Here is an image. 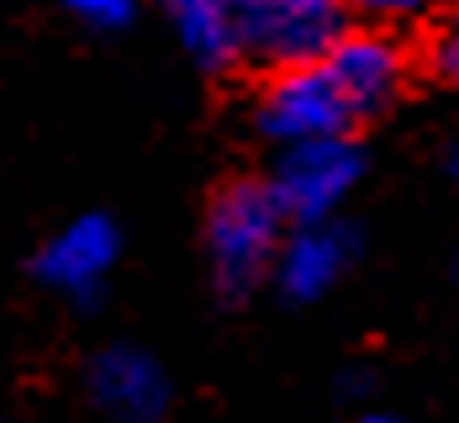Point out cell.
<instances>
[{
	"label": "cell",
	"mask_w": 459,
	"mask_h": 423,
	"mask_svg": "<svg viewBox=\"0 0 459 423\" xmlns=\"http://www.w3.org/2000/svg\"><path fill=\"white\" fill-rule=\"evenodd\" d=\"M354 260H359V234L349 223L338 217L290 223L275 260V286L290 302H317L354 270Z\"/></svg>",
	"instance_id": "obj_7"
},
{
	"label": "cell",
	"mask_w": 459,
	"mask_h": 423,
	"mask_svg": "<svg viewBox=\"0 0 459 423\" xmlns=\"http://www.w3.org/2000/svg\"><path fill=\"white\" fill-rule=\"evenodd\" d=\"M354 423H412V419H402V413H391V408H365Z\"/></svg>",
	"instance_id": "obj_14"
},
{
	"label": "cell",
	"mask_w": 459,
	"mask_h": 423,
	"mask_svg": "<svg viewBox=\"0 0 459 423\" xmlns=\"http://www.w3.org/2000/svg\"><path fill=\"white\" fill-rule=\"evenodd\" d=\"M91 408L106 423H164L175 408V386L143 344H106L85 366Z\"/></svg>",
	"instance_id": "obj_5"
},
{
	"label": "cell",
	"mask_w": 459,
	"mask_h": 423,
	"mask_svg": "<svg viewBox=\"0 0 459 423\" xmlns=\"http://www.w3.org/2000/svg\"><path fill=\"white\" fill-rule=\"evenodd\" d=\"M354 16H369V22H407V16H417L428 0H343Z\"/></svg>",
	"instance_id": "obj_12"
},
{
	"label": "cell",
	"mask_w": 459,
	"mask_h": 423,
	"mask_svg": "<svg viewBox=\"0 0 459 423\" xmlns=\"http://www.w3.org/2000/svg\"><path fill=\"white\" fill-rule=\"evenodd\" d=\"M243 5H248V0H243Z\"/></svg>",
	"instance_id": "obj_17"
},
{
	"label": "cell",
	"mask_w": 459,
	"mask_h": 423,
	"mask_svg": "<svg viewBox=\"0 0 459 423\" xmlns=\"http://www.w3.org/2000/svg\"><path fill=\"white\" fill-rule=\"evenodd\" d=\"M349 32L343 0H248L243 5V53L264 69L317 64Z\"/></svg>",
	"instance_id": "obj_4"
},
{
	"label": "cell",
	"mask_w": 459,
	"mask_h": 423,
	"mask_svg": "<svg viewBox=\"0 0 459 423\" xmlns=\"http://www.w3.org/2000/svg\"><path fill=\"white\" fill-rule=\"evenodd\" d=\"M359 122L354 101L343 95L338 75L317 64H290L275 69L270 85L259 95V133L270 143H307V138H338Z\"/></svg>",
	"instance_id": "obj_3"
},
{
	"label": "cell",
	"mask_w": 459,
	"mask_h": 423,
	"mask_svg": "<svg viewBox=\"0 0 459 423\" xmlns=\"http://www.w3.org/2000/svg\"><path fill=\"white\" fill-rule=\"evenodd\" d=\"M322 58H327V69L338 75L343 95L354 101L359 122L380 117V111L402 95V85H407V53H402V43L385 38V32H375V27L343 32Z\"/></svg>",
	"instance_id": "obj_8"
},
{
	"label": "cell",
	"mask_w": 459,
	"mask_h": 423,
	"mask_svg": "<svg viewBox=\"0 0 459 423\" xmlns=\"http://www.w3.org/2000/svg\"><path fill=\"white\" fill-rule=\"evenodd\" d=\"M164 16L195 64L222 69L243 58V0H164Z\"/></svg>",
	"instance_id": "obj_9"
},
{
	"label": "cell",
	"mask_w": 459,
	"mask_h": 423,
	"mask_svg": "<svg viewBox=\"0 0 459 423\" xmlns=\"http://www.w3.org/2000/svg\"><path fill=\"white\" fill-rule=\"evenodd\" d=\"M449 181H459V143L449 148Z\"/></svg>",
	"instance_id": "obj_15"
},
{
	"label": "cell",
	"mask_w": 459,
	"mask_h": 423,
	"mask_svg": "<svg viewBox=\"0 0 459 423\" xmlns=\"http://www.w3.org/2000/svg\"><path fill=\"white\" fill-rule=\"evenodd\" d=\"M428 69L444 85H459V0H455V11L433 27V38H428Z\"/></svg>",
	"instance_id": "obj_10"
},
{
	"label": "cell",
	"mask_w": 459,
	"mask_h": 423,
	"mask_svg": "<svg viewBox=\"0 0 459 423\" xmlns=\"http://www.w3.org/2000/svg\"><path fill=\"white\" fill-rule=\"evenodd\" d=\"M365 175V154L338 138H307V143H280L275 170H270V190L285 207L290 223H312V217H338V207L354 196Z\"/></svg>",
	"instance_id": "obj_2"
},
{
	"label": "cell",
	"mask_w": 459,
	"mask_h": 423,
	"mask_svg": "<svg viewBox=\"0 0 459 423\" xmlns=\"http://www.w3.org/2000/svg\"><path fill=\"white\" fill-rule=\"evenodd\" d=\"M64 5H69L85 27H100V32L133 22V11H138V0H64Z\"/></svg>",
	"instance_id": "obj_11"
},
{
	"label": "cell",
	"mask_w": 459,
	"mask_h": 423,
	"mask_svg": "<svg viewBox=\"0 0 459 423\" xmlns=\"http://www.w3.org/2000/svg\"><path fill=\"white\" fill-rule=\"evenodd\" d=\"M117 260H122V228L106 212H80L38 249L32 276L69 302H95Z\"/></svg>",
	"instance_id": "obj_6"
},
{
	"label": "cell",
	"mask_w": 459,
	"mask_h": 423,
	"mask_svg": "<svg viewBox=\"0 0 459 423\" xmlns=\"http://www.w3.org/2000/svg\"><path fill=\"white\" fill-rule=\"evenodd\" d=\"M455 281H459V254H455Z\"/></svg>",
	"instance_id": "obj_16"
},
{
	"label": "cell",
	"mask_w": 459,
	"mask_h": 423,
	"mask_svg": "<svg viewBox=\"0 0 459 423\" xmlns=\"http://www.w3.org/2000/svg\"><path fill=\"white\" fill-rule=\"evenodd\" d=\"M338 392L354 397V402H365V397H375V376H369V371H349V376L338 381Z\"/></svg>",
	"instance_id": "obj_13"
},
{
	"label": "cell",
	"mask_w": 459,
	"mask_h": 423,
	"mask_svg": "<svg viewBox=\"0 0 459 423\" xmlns=\"http://www.w3.org/2000/svg\"><path fill=\"white\" fill-rule=\"evenodd\" d=\"M285 207L275 201L270 181H232L206 212V260L222 296H248L259 281L275 276L280 243H285Z\"/></svg>",
	"instance_id": "obj_1"
}]
</instances>
